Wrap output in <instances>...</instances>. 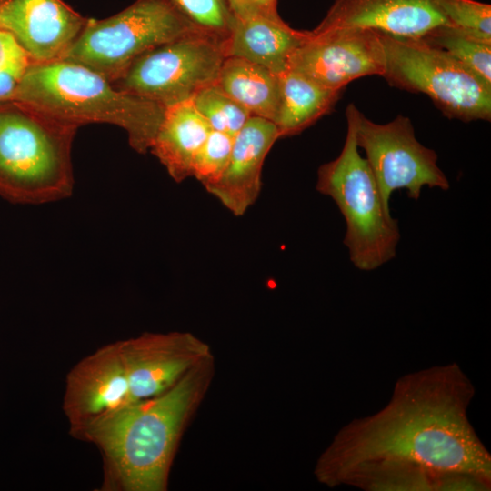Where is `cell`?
Masks as SVG:
<instances>
[{
    "mask_svg": "<svg viewBox=\"0 0 491 491\" xmlns=\"http://www.w3.org/2000/svg\"><path fill=\"white\" fill-rule=\"evenodd\" d=\"M30 59L14 37L0 28V105L13 100Z\"/></svg>",
    "mask_w": 491,
    "mask_h": 491,
    "instance_id": "obj_25",
    "label": "cell"
},
{
    "mask_svg": "<svg viewBox=\"0 0 491 491\" xmlns=\"http://www.w3.org/2000/svg\"><path fill=\"white\" fill-rule=\"evenodd\" d=\"M355 128L357 146L366 153L386 207L396 190L405 189L409 198L417 200L424 186L449 189V181L438 166L437 154L416 139L407 116L398 115L386 124H378L356 107Z\"/></svg>",
    "mask_w": 491,
    "mask_h": 491,
    "instance_id": "obj_9",
    "label": "cell"
},
{
    "mask_svg": "<svg viewBox=\"0 0 491 491\" xmlns=\"http://www.w3.org/2000/svg\"><path fill=\"white\" fill-rule=\"evenodd\" d=\"M234 136L212 130L198 150L192 165V176L203 185L215 183L225 169L232 147Z\"/></svg>",
    "mask_w": 491,
    "mask_h": 491,
    "instance_id": "obj_23",
    "label": "cell"
},
{
    "mask_svg": "<svg viewBox=\"0 0 491 491\" xmlns=\"http://www.w3.org/2000/svg\"><path fill=\"white\" fill-rule=\"evenodd\" d=\"M280 103L274 121L280 137L292 136L328 114L343 91L323 86L287 69L279 75Z\"/></svg>",
    "mask_w": 491,
    "mask_h": 491,
    "instance_id": "obj_18",
    "label": "cell"
},
{
    "mask_svg": "<svg viewBox=\"0 0 491 491\" xmlns=\"http://www.w3.org/2000/svg\"><path fill=\"white\" fill-rule=\"evenodd\" d=\"M86 22L63 0H0V28L31 63L60 60Z\"/></svg>",
    "mask_w": 491,
    "mask_h": 491,
    "instance_id": "obj_13",
    "label": "cell"
},
{
    "mask_svg": "<svg viewBox=\"0 0 491 491\" xmlns=\"http://www.w3.org/2000/svg\"><path fill=\"white\" fill-rule=\"evenodd\" d=\"M212 129L192 99L165 108L149 151L177 183L192 176L195 155Z\"/></svg>",
    "mask_w": 491,
    "mask_h": 491,
    "instance_id": "obj_17",
    "label": "cell"
},
{
    "mask_svg": "<svg viewBox=\"0 0 491 491\" xmlns=\"http://www.w3.org/2000/svg\"><path fill=\"white\" fill-rule=\"evenodd\" d=\"M215 84L252 115L275 121L280 103L279 75L248 60L227 56Z\"/></svg>",
    "mask_w": 491,
    "mask_h": 491,
    "instance_id": "obj_19",
    "label": "cell"
},
{
    "mask_svg": "<svg viewBox=\"0 0 491 491\" xmlns=\"http://www.w3.org/2000/svg\"><path fill=\"white\" fill-rule=\"evenodd\" d=\"M277 0H227L229 10L234 17L277 15Z\"/></svg>",
    "mask_w": 491,
    "mask_h": 491,
    "instance_id": "obj_26",
    "label": "cell"
},
{
    "mask_svg": "<svg viewBox=\"0 0 491 491\" xmlns=\"http://www.w3.org/2000/svg\"><path fill=\"white\" fill-rule=\"evenodd\" d=\"M213 371L211 358L170 389L133 403L82 436L101 451L102 490H166L180 439L209 387Z\"/></svg>",
    "mask_w": 491,
    "mask_h": 491,
    "instance_id": "obj_2",
    "label": "cell"
},
{
    "mask_svg": "<svg viewBox=\"0 0 491 491\" xmlns=\"http://www.w3.org/2000/svg\"><path fill=\"white\" fill-rule=\"evenodd\" d=\"M77 128L23 104L0 105V195L17 204L69 196L71 146Z\"/></svg>",
    "mask_w": 491,
    "mask_h": 491,
    "instance_id": "obj_4",
    "label": "cell"
},
{
    "mask_svg": "<svg viewBox=\"0 0 491 491\" xmlns=\"http://www.w3.org/2000/svg\"><path fill=\"white\" fill-rule=\"evenodd\" d=\"M196 27L226 38L233 21L227 0H171Z\"/></svg>",
    "mask_w": 491,
    "mask_h": 491,
    "instance_id": "obj_24",
    "label": "cell"
},
{
    "mask_svg": "<svg viewBox=\"0 0 491 491\" xmlns=\"http://www.w3.org/2000/svg\"><path fill=\"white\" fill-rule=\"evenodd\" d=\"M442 25H449L439 0H335L312 31L371 29L395 37L422 38Z\"/></svg>",
    "mask_w": 491,
    "mask_h": 491,
    "instance_id": "obj_14",
    "label": "cell"
},
{
    "mask_svg": "<svg viewBox=\"0 0 491 491\" xmlns=\"http://www.w3.org/2000/svg\"><path fill=\"white\" fill-rule=\"evenodd\" d=\"M309 35V31L292 28L279 15L233 16L225 39V55L248 60L281 75L288 69L292 55Z\"/></svg>",
    "mask_w": 491,
    "mask_h": 491,
    "instance_id": "obj_16",
    "label": "cell"
},
{
    "mask_svg": "<svg viewBox=\"0 0 491 491\" xmlns=\"http://www.w3.org/2000/svg\"><path fill=\"white\" fill-rule=\"evenodd\" d=\"M192 102L212 130L234 137L252 116L247 109L226 95L215 83L196 93Z\"/></svg>",
    "mask_w": 491,
    "mask_h": 491,
    "instance_id": "obj_21",
    "label": "cell"
},
{
    "mask_svg": "<svg viewBox=\"0 0 491 491\" xmlns=\"http://www.w3.org/2000/svg\"><path fill=\"white\" fill-rule=\"evenodd\" d=\"M224 37L196 30L135 59L111 84L163 107L192 99L215 84L226 57Z\"/></svg>",
    "mask_w": 491,
    "mask_h": 491,
    "instance_id": "obj_8",
    "label": "cell"
},
{
    "mask_svg": "<svg viewBox=\"0 0 491 491\" xmlns=\"http://www.w3.org/2000/svg\"><path fill=\"white\" fill-rule=\"evenodd\" d=\"M382 77L391 86L426 95L449 119L490 121L491 86L449 54L421 38L382 34Z\"/></svg>",
    "mask_w": 491,
    "mask_h": 491,
    "instance_id": "obj_7",
    "label": "cell"
},
{
    "mask_svg": "<svg viewBox=\"0 0 491 491\" xmlns=\"http://www.w3.org/2000/svg\"><path fill=\"white\" fill-rule=\"evenodd\" d=\"M421 39L449 54L491 86V41L476 38L450 25L435 28Z\"/></svg>",
    "mask_w": 491,
    "mask_h": 491,
    "instance_id": "obj_20",
    "label": "cell"
},
{
    "mask_svg": "<svg viewBox=\"0 0 491 491\" xmlns=\"http://www.w3.org/2000/svg\"><path fill=\"white\" fill-rule=\"evenodd\" d=\"M135 403L119 341L83 357L68 372L63 410L76 437L98 427Z\"/></svg>",
    "mask_w": 491,
    "mask_h": 491,
    "instance_id": "obj_10",
    "label": "cell"
},
{
    "mask_svg": "<svg viewBox=\"0 0 491 491\" xmlns=\"http://www.w3.org/2000/svg\"><path fill=\"white\" fill-rule=\"evenodd\" d=\"M278 138L274 122L252 115L234 137L230 158L223 174L205 187L235 216L245 215L258 198L263 165Z\"/></svg>",
    "mask_w": 491,
    "mask_h": 491,
    "instance_id": "obj_15",
    "label": "cell"
},
{
    "mask_svg": "<svg viewBox=\"0 0 491 491\" xmlns=\"http://www.w3.org/2000/svg\"><path fill=\"white\" fill-rule=\"evenodd\" d=\"M346 110L347 130L344 146L334 160L317 170L316 190L333 199L345 218L344 245L359 270H375L396 256L400 230L381 198L375 176L356 140L355 112Z\"/></svg>",
    "mask_w": 491,
    "mask_h": 491,
    "instance_id": "obj_5",
    "label": "cell"
},
{
    "mask_svg": "<svg viewBox=\"0 0 491 491\" xmlns=\"http://www.w3.org/2000/svg\"><path fill=\"white\" fill-rule=\"evenodd\" d=\"M448 25L479 39L491 41V5L476 0H439Z\"/></svg>",
    "mask_w": 491,
    "mask_h": 491,
    "instance_id": "obj_22",
    "label": "cell"
},
{
    "mask_svg": "<svg viewBox=\"0 0 491 491\" xmlns=\"http://www.w3.org/2000/svg\"><path fill=\"white\" fill-rule=\"evenodd\" d=\"M309 32V37L292 55L288 69L339 91L356 79L384 75L381 33L371 29Z\"/></svg>",
    "mask_w": 491,
    "mask_h": 491,
    "instance_id": "obj_11",
    "label": "cell"
},
{
    "mask_svg": "<svg viewBox=\"0 0 491 491\" xmlns=\"http://www.w3.org/2000/svg\"><path fill=\"white\" fill-rule=\"evenodd\" d=\"M475 394L456 363L402 376L384 407L336 432L316 479L365 491H489L491 456L468 418Z\"/></svg>",
    "mask_w": 491,
    "mask_h": 491,
    "instance_id": "obj_1",
    "label": "cell"
},
{
    "mask_svg": "<svg viewBox=\"0 0 491 491\" xmlns=\"http://www.w3.org/2000/svg\"><path fill=\"white\" fill-rule=\"evenodd\" d=\"M119 345L134 402L165 392L213 358L209 345L189 332H146Z\"/></svg>",
    "mask_w": 491,
    "mask_h": 491,
    "instance_id": "obj_12",
    "label": "cell"
},
{
    "mask_svg": "<svg viewBox=\"0 0 491 491\" xmlns=\"http://www.w3.org/2000/svg\"><path fill=\"white\" fill-rule=\"evenodd\" d=\"M202 30L171 0H136L116 15L86 25L60 60L82 65L110 83L144 53Z\"/></svg>",
    "mask_w": 491,
    "mask_h": 491,
    "instance_id": "obj_6",
    "label": "cell"
},
{
    "mask_svg": "<svg viewBox=\"0 0 491 491\" xmlns=\"http://www.w3.org/2000/svg\"><path fill=\"white\" fill-rule=\"evenodd\" d=\"M12 101L75 128L92 123L121 127L141 154L149 151L165 112L155 102L117 90L94 70L65 60L31 63Z\"/></svg>",
    "mask_w": 491,
    "mask_h": 491,
    "instance_id": "obj_3",
    "label": "cell"
}]
</instances>
